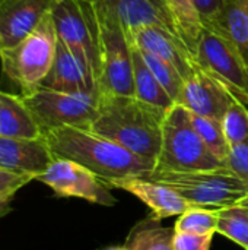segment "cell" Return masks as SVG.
<instances>
[{
  "label": "cell",
  "mask_w": 248,
  "mask_h": 250,
  "mask_svg": "<svg viewBox=\"0 0 248 250\" xmlns=\"http://www.w3.org/2000/svg\"><path fill=\"white\" fill-rule=\"evenodd\" d=\"M167 113L134 95L99 94L98 116L89 129L156 167Z\"/></svg>",
  "instance_id": "obj_1"
},
{
  "label": "cell",
  "mask_w": 248,
  "mask_h": 250,
  "mask_svg": "<svg viewBox=\"0 0 248 250\" xmlns=\"http://www.w3.org/2000/svg\"><path fill=\"white\" fill-rule=\"evenodd\" d=\"M44 138L54 158L80 164L108 188L118 180L146 177L155 170L153 163L137 157L88 127H60L44 133Z\"/></svg>",
  "instance_id": "obj_2"
},
{
  "label": "cell",
  "mask_w": 248,
  "mask_h": 250,
  "mask_svg": "<svg viewBox=\"0 0 248 250\" xmlns=\"http://www.w3.org/2000/svg\"><path fill=\"white\" fill-rule=\"evenodd\" d=\"M95 35L98 59V92L134 95L132 42L104 0H86Z\"/></svg>",
  "instance_id": "obj_3"
},
{
  "label": "cell",
  "mask_w": 248,
  "mask_h": 250,
  "mask_svg": "<svg viewBox=\"0 0 248 250\" xmlns=\"http://www.w3.org/2000/svg\"><path fill=\"white\" fill-rule=\"evenodd\" d=\"M221 168L228 167L199 136L193 127L190 111L180 104H174L162 125V144L155 170L213 171Z\"/></svg>",
  "instance_id": "obj_4"
},
{
  "label": "cell",
  "mask_w": 248,
  "mask_h": 250,
  "mask_svg": "<svg viewBox=\"0 0 248 250\" xmlns=\"http://www.w3.org/2000/svg\"><path fill=\"white\" fill-rule=\"evenodd\" d=\"M57 44L58 37L50 12L26 38L0 51L3 75L20 91V95L41 86L53 66Z\"/></svg>",
  "instance_id": "obj_5"
},
{
  "label": "cell",
  "mask_w": 248,
  "mask_h": 250,
  "mask_svg": "<svg viewBox=\"0 0 248 250\" xmlns=\"http://www.w3.org/2000/svg\"><path fill=\"white\" fill-rule=\"evenodd\" d=\"M146 179L168 186L193 207L227 208L248 196L244 182L228 168L213 171H159Z\"/></svg>",
  "instance_id": "obj_6"
},
{
  "label": "cell",
  "mask_w": 248,
  "mask_h": 250,
  "mask_svg": "<svg viewBox=\"0 0 248 250\" xmlns=\"http://www.w3.org/2000/svg\"><path fill=\"white\" fill-rule=\"evenodd\" d=\"M42 135L60 127H91L98 116L99 94L61 92L39 86L22 95Z\"/></svg>",
  "instance_id": "obj_7"
},
{
  "label": "cell",
  "mask_w": 248,
  "mask_h": 250,
  "mask_svg": "<svg viewBox=\"0 0 248 250\" xmlns=\"http://www.w3.org/2000/svg\"><path fill=\"white\" fill-rule=\"evenodd\" d=\"M196 62L248 107V64L231 40L202 28Z\"/></svg>",
  "instance_id": "obj_8"
},
{
  "label": "cell",
  "mask_w": 248,
  "mask_h": 250,
  "mask_svg": "<svg viewBox=\"0 0 248 250\" xmlns=\"http://www.w3.org/2000/svg\"><path fill=\"white\" fill-rule=\"evenodd\" d=\"M37 182L48 186L60 198H80L102 207L117 204L111 189L101 179L70 160L54 158L51 166L37 177Z\"/></svg>",
  "instance_id": "obj_9"
},
{
  "label": "cell",
  "mask_w": 248,
  "mask_h": 250,
  "mask_svg": "<svg viewBox=\"0 0 248 250\" xmlns=\"http://www.w3.org/2000/svg\"><path fill=\"white\" fill-rule=\"evenodd\" d=\"M51 16L58 41L86 60L94 67L98 79L94 23L86 0H56Z\"/></svg>",
  "instance_id": "obj_10"
},
{
  "label": "cell",
  "mask_w": 248,
  "mask_h": 250,
  "mask_svg": "<svg viewBox=\"0 0 248 250\" xmlns=\"http://www.w3.org/2000/svg\"><path fill=\"white\" fill-rule=\"evenodd\" d=\"M235 100L222 82L197 64L194 72L184 81L175 104L186 107L190 113L222 122L227 110Z\"/></svg>",
  "instance_id": "obj_11"
},
{
  "label": "cell",
  "mask_w": 248,
  "mask_h": 250,
  "mask_svg": "<svg viewBox=\"0 0 248 250\" xmlns=\"http://www.w3.org/2000/svg\"><path fill=\"white\" fill-rule=\"evenodd\" d=\"M42 88L61 92H98V79L94 67L80 56L67 48L61 41L57 44L56 57Z\"/></svg>",
  "instance_id": "obj_12"
},
{
  "label": "cell",
  "mask_w": 248,
  "mask_h": 250,
  "mask_svg": "<svg viewBox=\"0 0 248 250\" xmlns=\"http://www.w3.org/2000/svg\"><path fill=\"white\" fill-rule=\"evenodd\" d=\"M54 161V155L44 136L7 138L0 136V168L37 180Z\"/></svg>",
  "instance_id": "obj_13"
},
{
  "label": "cell",
  "mask_w": 248,
  "mask_h": 250,
  "mask_svg": "<svg viewBox=\"0 0 248 250\" xmlns=\"http://www.w3.org/2000/svg\"><path fill=\"white\" fill-rule=\"evenodd\" d=\"M132 44L140 50L149 51L170 62L184 79H187L197 67L196 57L184 40L161 26H145L137 29L132 37Z\"/></svg>",
  "instance_id": "obj_14"
},
{
  "label": "cell",
  "mask_w": 248,
  "mask_h": 250,
  "mask_svg": "<svg viewBox=\"0 0 248 250\" xmlns=\"http://www.w3.org/2000/svg\"><path fill=\"white\" fill-rule=\"evenodd\" d=\"M56 0H15L0 7L1 50L26 38L51 12Z\"/></svg>",
  "instance_id": "obj_15"
},
{
  "label": "cell",
  "mask_w": 248,
  "mask_h": 250,
  "mask_svg": "<svg viewBox=\"0 0 248 250\" xmlns=\"http://www.w3.org/2000/svg\"><path fill=\"white\" fill-rule=\"evenodd\" d=\"M110 189H121L134 195L145 205H148V208L152 211V217L158 221L175 215L180 217L181 214L193 208L191 204H189L184 198H181L168 186L149 180L146 177L118 180L111 183Z\"/></svg>",
  "instance_id": "obj_16"
},
{
  "label": "cell",
  "mask_w": 248,
  "mask_h": 250,
  "mask_svg": "<svg viewBox=\"0 0 248 250\" xmlns=\"http://www.w3.org/2000/svg\"><path fill=\"white\" fill-rule=\"evenodd\" d=\"M120 19L130 42L133 34L145 26H161L178 34L165 0H104ZM180 35V34H178Z\"/></svg>",
  "instance_id": "obj_17"
},
{
  "label": "cell",
  "mask_w": 248,
  "mask_h": 250,
  "mask_svg": "<svg viewBox=\"0 0 248 250\" xmlns=\"http://www.w3.org/2000/svg\"><path fill=\"white\" fill-rule=\"evenodd\" d=\"M0 136L29 139L44 136L20 94L0 91Z\"/></svg>",
  "instance_id": "obj_18"
},
{
  "label": "cell",
  "mask_w": 248,
  "mask_h": 250,
  "mask_svg": "<svg viewBox=\"0 0 248 250\" xmlns=\"http://www.w3.org/2000/svg\"><path fill=\"white\" fill-rule=\"evenodd\" d=\"M132 59H133L134 97L152 105H158L165 110H170L175 104V101L159 83L156 76L146 64L140 50L133 44H132Z\"/></svg>",
  "instance_id": "obj_19"
},
{
  "label": "cell",
  "mask_w": 248,
  "mask_h": 250,
  "mask_svg": "<svg viewBox=\"0 0 248 250\" xmlns=\"http://www.w3.org/2000/svg\"><path fill=\"white\" fill-rule=\"evenodd\" d=\"M174 229L161 226L152 215L137 223L130 231L126 248L129 250H174Z\"/></svg>",
  "instance_id": "obj_20"
},
{
  "label": "cell",
  "mask_w": 248,
  "mask_h": 250,
  "mask_svg": "<svg viewBox=\"0 0 248 250\" xmlns=\"http://www.w3.org/2000/svg\"><path fill=\"white\" fill-rule=\"evenodd\" d=\"M224 34L248 64V0H224Z\"/></svg>",
  "instance_id": "obj_21"
},
{
  "label": "cell",
  "mask_w": 248,
  "mask_h": 250,
  "mask_svg": "<svg viewBox=\"0 0 248 250\" xmlns=\"http://www.w3.org/2000/svg\"><path fill=\"white\" fill-rule=\"evenodd\" d=\"M168 9L175 21L180 37L190 47L196 57V48L202 31V25L193 0H165Z\"/></svg>",
  "instance_id": "obj_22"
},
{
  "label": "cell",
  "mask_w": 248,
  "mask_h": 250,
  "mask_svg": "<svg viewBox=\"0 0 248 250\" xmlns=\"http://www.w3.org/2000/svg\"><path fill=\"white\" fill-rule=\"evenodd\" d=\"M216 233L248 250V211L240 204L218 208Z\"/></svg>",
  "instance_id": "obj_23"
},
{
  "label": "cell",
  "mask_w": 248,
  "mask_h": 250,
  "mask_svg": "<svg viewBox=\"0 0 248 250\" xmlns=\"http://www.w3.org/2000/svg\"><path fill=\"white\" fill-rule=\"evenodd\" d=\"M190 119L193 123V127L199 133V136L203 139L206 146L221 160L227 164L228 167V157L231 151V145L227 141V136L224 133L222 122L199 116L194 113H190Z\"/></svg>",
  "instance_id": "obj_24"
},
{
  "label": "cell",
  "mask_w": 248,
  "mask_h": 250,
  "mask_svg": "<svg viewBox=\"0 0 248 250\" xmlns=\"http://www.w3.org/2000/svg\"><path fill=\"white\" fill-rule=\"evenodd\" d=\"M140 53H142L146 64L152 70V73L156 76L159 83L164 86V89L170 94V97L174 101H177V98L180 97V92L183 89L184 81H186L181 76V73L170 62H167V60L149 53V51H145V50H140Z\"/></svg>",
  "instance_id": "obj_25"
},
{
  "label": "cell",
  "mask_w": 248,
  "mask_h": 250,
  "mask_svg": "<svg viewBox=\"0 0 248 250\" xmlns=\"http://www.w3.org/2000/svg\"><path fill=\"white\" fill-rule=\"evenodd\" d=\"M218 226V208L208 209L202 207H193L181 214L174 226V231L208 234L216 233Z\"/></svg>",
  "instance_id": "obj_26"
},
{
  "label": "cell",
  "mask_w": 248,
  "mask_h": 250,
  "mask_svg": "<svg viewBox=\"0 0 248 250\" xmlns=\"http://www.w3.org/2000/svg\"><path fill=\"white\" fill-rule=\"evenodd\" d=\"M224 133L231 146L248 144V107L235 100L222 119Z\"/></svg>",
  "instance_id": "obj_27"
},
{
  "label": "cell",
  "mask_w": 248,
  "mask_h": 250,
  "mask_svg": "<svg viewBox=\"0 0 248 250\" xmlns=\"http://www.w3.org/2000/svg\"><path fill=\"white\" fill-rule=\"evenodd\" d=\"M202 28L224 35V0H193Z\"/></svg>",
  "instance_id": "obj_28"
},
{
  "label": "cell",
  "mask_w": 248,
  "mask_h": 250,
  "mask_svg": "<svg viewBox=\"0 0 248 250\" xmlns=\"http://www.w3.org/2000/svg\"><path fill=\"white\" fill-rule=\"evenodd\" d=\"M215 233L196 234V233H183L174 231L172 248L174 250H210Z\"/></svg>",
  "instance_id": "obj_29"
},
{
  "label": "cell",
  "mask_w": 248,
  "mask_h": 250,
  "mask_svg": "<svg viewBox=\"0 0 248 250\" xmlns=\"http://www.w3.org/2000/svg\"><path fill=\"white\" fill-rule=\"evenodd\" d=\"M228 168L244 182L248 190V144L231 146L228 157Z\"/></svg>",
  "instance_id": "obj_30"
},
{
  "label": "cell",
  "mask_w": 248,
  "mask_h": 250,
  "mask_svg": "<svg viewBox=\"0 0 248 250\" xmlns=\"http://www.w3.org/2000/svg\"><path fill=\"white\" fill-rule=\"evenodd\" d=\"M32 180L34 179L29 176H22L0 168V198H13L19 189H22Z\"/></svg>",
  "instance_id": "obj_31"
},
{
  "label": "cell",
  "mask_w": 248,
  "mask_h": 250,
  "mask_svg": "<svg viewBox=\"0 0 248 250\" xmlns=\"http://www.w3.org/2000/svg\"><path fill=\"white\" fill-rule=\"evenodd\" d=\"M10 204H12V198H0V218L10 214L12 211Z\"/></svg>",
  "instance_id": "obj_32"
},
{
  "label": "cell",
  "mask_w": 248,
  "mask_h": 250,
  "mask_svg": "<svg viewBox=\"0 0 248 250\" xmlns=\"http://www.w3.org/2000/svg\"><path fill=\"white\" fill-rule=\"evenodd\" d=\"M240 205H241V207H244V208L248 211V196L246 198V199H243V201L240 202Z\"/></svg>",
  "instance_id": "obj_33"
},
{
  "label": "cell",
  "mask_w": 248,
  "mask_h": 250,
  "mask_svg": "<svg viewBox=\"0 0 248 250\" xmlns=\"http://www.w3.org/2000/svg\"><path fill=\"white\" fill-rule=\"evenodd\" d=\"M105 250H129L126 246H123V248H110V249H105Z\"/></svg>",
  "instance_id": "obj_34"
},
{
  "label": "cell",
  "mask_w": 248,
  "mask_h": 250,
  "mask_svg": "<svg viewBox=\"0 0 248 250\" xmlns=\"http://www.w3.org/2000/svg\"><path fill=\"white\" fill-rule=\"evenodd\" d=\"M12 1H15V0H3L1 6H4V4H7V3H12ZM1 6H0V7H1Z\"/></svg>",
  "instance_id": "obj_35"
},
{
  "label": "cell",
  "mask_w": 248,
  "mask_h": 250,
  "mask_svg": "<svg viewBox=\"0 0 248 250\" xmlns=\"http://www.w3.org/2000/svg\"><path fill=\"white\" fill-rule=\"evenodd\" d=\"M0 51H1V32H0Z\"/></svg>",
  "instance_id": "obj_36"
},
{
  "label": "cell",
  "mask_w": 248,
  "mask_h": 250,
  "mask_svg": "<svg viewBox=\"0 0 248 250\" xmlns=\"http://www.w3.org/2000/svg\"><path fill=\"white\" fill-rule=\"evenodd\" d=\"M1 3H3V0H0V6H1Z\"/></svg>",
  "instance_id": "obj_37"
},
{
  "label": "cell",
  "mask_w": 248,
  "mask_h": 250,
  "mask_svg": "<svg viewBox=\"0 0 248 250\" xmlns=\"http://www.w3.org/2000/svg\"><path fill=\"white\" fill-rule=\"evenodd\" d=\"M98 250H102V249H98ZM104 250H105V249H104Z\"/></svg>",
  "instance_id": "obj_38"
}]
</instances>
